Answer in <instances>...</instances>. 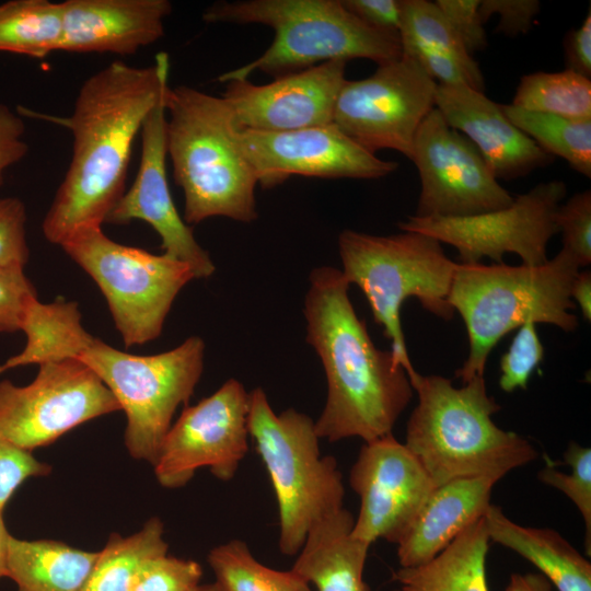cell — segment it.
I'll use <instances>...</instances> for the list:
<instances>
[{
	"instance_id": "cell-1",
	"label": "cell",
	"mask_w": 591,
	"mask_h": 591,
	"mask_svg": "<svg viewBox=\"0 0 591 591\" xmlns=\"http://www.w3.org/2000/svg\"><path fill=\"white\" fill-rule=\"evenodd\" d=\"M170 57L150 66L115 60L81 84L70 116L66 175L43 221V234L60 245L83 227H102L125 193L134 142L169 85Z\"/></svg>"
},
{
	"instance_id": "cell-2",
	"label": "cell",
	"mask_w": 591,
	"mask_h": 591,
	"mask_svg": "<svg viewBox=\"0 0 591 591\" xmlns=\"http://www.w3.org/2000/svg\"><path fill=\"white\" fill-rule=\"evenodd\" d=\"M304 298L306 341L325 370L327 397L314 421L320 439L364 442L392 433L414 389L391 351L379 349L349 299L341 270L312 269Z\"/></svg>"
},
{
	"instance_id": "cell-3",
	"label": "cell",
	"mask_w": 591,
	"mask_h": 591,
	"mask_svg": "<svg viewBox=\"0 0 591 591\" xmlns=\"http://www.w3.org/2000/svg\"><path fill=\"white\" fill-rule=\"evenodd\" d=\"M204 356L205 343L198 336L157 355L121 351L88 333L78 309L59 316L46 346L48 361L77 359L99 376L125 412L127 451L152 465L176 409L194 393Z\"/></svg>"
},
{
	"instance_id": "cell-4",
	"label": "cell",
	"mask_w": 591,
	"mask_h": 591,
	"mask_svg": "<svg viewBox=\"0 0 591 591\" xmlns=\"http://www.w3.org/2000/svg\"><path fill=\"white\" fill-rule=\"evenodd\" d=\"M410 381L418 404L407 421L404 443L438 487L463 477L501 479L537 459L520 434L499 428L493 415L500 405L476 375L461 387L441 375L417 373Z\"/></svg>"
},
{
	"instance_id": "cell-5",
	"label": "cell",
	"mask_w": 591,
	"mask_h": 591,
	"mask_svg": "<svg viewBox=\"0 0 591 591\" xmlns=\"http://www.w3.org/2000/svg\"><path fill=\"white\" fill-rule=\"evenodd\" d=\"M165 113L166 152L184 193V221H254L257 179L225 100L188 85L169 86Z\"/></svg>"
},
{
	"instance_id": "cell-6",
	"label": "cell",
	"mask_w": 591,
	"mask_h": 591,
	"mask_svg": "<svg viewBox=\"0 0 591 591\" xmlns=\"http://www.w3.org/2000/svg\"><path fill=\"white\" fill-rule=\"evenodd\" d=\"M579 269L564 250L541 266L457 263L449 303L465 324L470 351L455 378L466 383L484 376L497 343L528 321L575 332L579 322L570 291Z\"/></svg>"
},
{
	"instance_id": "cell-7",
	"label": "cell",
	"mask_w": 591,
	"mask_h": 591,
	"mask_svg": "<svg viewBox=\"0 0 591 591\" xmlns=\"http://www.w3.org/2000/svg\"><path fill=\"white\" fill-rule=\"evenodd\" d=\"M202 20L263 24L275 32L259 57L220 74L217 80L221 83L248 79L255 71L279 77L332 60L361 58L379 66L402 57L398 35L366 25L340 0L221 1L208 7Z\"/></svg>"
},
{
	"instance_id": "cell-8",
	"label": "cell",
	"mask_w": 591,
	"mask_h": 591,
	"mask_svg": "<svg viewBox=\"0 0 591 591\" xmlns=\"http://www.w3.org/2000/svg\"><path fill=\"white\" fill-rule=\"evenodd\" d=\"M372 235L344 230L338 236L343 275L364 293L375 322L391 340V352L409 380L414 369L401 322V308L416 298L429 313L444 321L454 310L449 294L457 263L436 239L415 231Z\"/></svg>"
},
{
	"instance_id": "cell-9",
	"label": "cell",
	"mask_w": 591,
	"mask_h": 591,
	"mask_svg": "<svg viewBox=\"0 0 591 591\" xmlns=\"http://www.w3.org/2000/svg\"><path fill=\"white\" fill-rule=\"evenodd\" d=\"M247 429L276 495L279 549L297 555L310 529L344 508L337 461L321 455L314 421L306 414L288 408L277 415L262 387L250 392Z\"/></svg>"
},
{
	"instance_id": "cell-10",
	"label": "cell",
	"mask_w": 591,
	"mask_h": 591,
	"mask_svg": "<svg viewBox=\"0 0 591 591\" xmlns=\"http://www.w3.org/2000/svg\"><path fill=\"white\" fill-rule=\"evenodd\" d=\"M60 246L96 282L126 347L157 339L192 268L164 253L124 245L102 227H83Z\"/></svg>"
},
{
	"instance_id": "cell-11",
	"label": "cell",
	"mask_w": 591,
	"mask_h": 591,
	"mask_svg": "<svg viewBox=\"0 0 591 591\" xmlns=\"http://www.w3.org/2000/svg\"><path fill=\"white\" fill-rule=\"evenodd\" d=\"M38 367L27 385L0 381V439L32 452L89 420L120 410L113 393L83 362L67 358Z\"/></svg>"
},
{
	"instance_id": "cell-12",
	"label": "cell",
	"mask_w": 591,
	"mask_h": 591,
	"mask_svg": "<svg viewBox=\"0 0 591 591\" xmlns=\"http://www.w3.org/2000/svg\"><path fill=\"white\" fill-rule=\"evenodd\" d=\"M566 194V184L552 179L518 195L503 209L462 218L409 216L398 228L455 247L462 264L484 257L502 264L503 255L512 253L524 265L541 266L548 260L549 240L558 233L556 215Z\"/></svg>"
},
{
	"instance_id": "cell-13",
	"label": "cell",
	"mask_w": 591,
	"mask_h": 591,
	"mask_svg": "<svg viewBox=\"0 0 591 591\" xmlns=\"http://www.w3.org/2000/svg\"><path fill=\"white\" fill-rule=\"evenodd\" d=\"M438 83L413 58L379 65L362 80H346L333 124L366 150L398 151L410 159L419 126L434 108Z\"/></svg>"
},
{
	"instance_id": "cell-14",
	"label": "cell",
	"mask_w": 591,
	"mask_h": 591,
	"mask_svg": "<svg viewBox=\"0 0 591 591\" xmlns=\"http://www.w3.org/2000/svg\"><path fill=\"white\" fill-rule=\"evenodd\" d=\"M409 160L420 179L414 216L471 217L513 202L514 197L499 184L476 147L436 107L419 126Z\"/></svg>"
},
{
	"instance_id": "cell-15",
	"label": "cell",
	"mask_w": 591,
	"mask_h": 591,
	"mask_svg": "<svg viewBox=\"0 0 591 591\" xmlns=\"http://www.w3.org/2000/svg\"><path fill=\"white\" fill-rule=\"evenodd\" d=\"M250 393L236 379L186 407L171 426L153 464L159 484L185 486L201 467L220 480L232 479L248 451Z\"/></svg>"
},
{
	"instance_id": "cell-16",
	"label": "cell",
	"mask_w": 591,
	"mask_h": 591,
	"mask_svg": "<svg viewBox=\"0 0 591 591\" xmlns=\"http://www.w3.org/2000/svg\"><path fill=\"white\" fill-rule=\"evenodd\" d=\"M349 484L360 497L351 534L372 544H398L437 487L419 460L393 433L364 442Z\"/></svg>"
},
{
	"instance_id": "cell-17",
	"label": "cell",
	"mask_w": 591,
	"mask_h": 591,
	"mask_svg": "<svg viewBox=\"0 0 591 591\" xmlns=\"http://www.w3.org/2000/svg\"><path fill=\"white\" fill-rule=\"evenodd\" d=\"M244 153L263 188L292 175L375 179L398 167L366 150L333 123L289 131L241 130Z\"/></svg>"
},
{
	"instance_id": "cell-18",
	"label": "cell",
	"mask_w": 591,
	"mask_h": 591,
	"mask_svg": "<svg viewBox=\"0 0 591 591\" xmlns=\"http://www.w3.org/2000/svg\"><path fill=\"white\" fill-rule=\"evenodd\" d=\"M140 135L136 178L105 222L118 225L134 220L147 222L159 234L165 255L187 264L195 278H208L216 270L215 264L178 213L169 187L165 94L147 116Z\"/></svg>"
},
{
	"instance_id": "cell-19",
	"label": "cell",
	"mask_w": 591,
	"mask_h": 591,
	"mask_svg": "<svg viewBox=\"0 0 591 591\" xmlns=\"http://www.w3.org/2000/svg\"><path fill=\"white\" fill-rule=\"evenodd\" d=\"M345 60H332L276 77L267 84L231 80L222 97L240 130L289 131L333 123L346 78Z\"/></svg>"
},
{
	"instance_id": "cell-20",
	"label": "cell",
	"mask_w": 591,
	"mask_h": 591,
	"mask_svg": "<svg viewBox=\"0 0 591 591\" xmlns=\"http://www.w3.org/2000/svg\"><path fill=\"white\" fill-rule=\"evenodd\" d=\"M434 107L478 150L495 177L514 179L554 162L505 115L501 104L464 84H438Z\"/></svg>"
},
{
	"instance_id": "cell-21",
	"label": "cell",
	"mask_w": 591,
	"mask_h": 591,
	"mask_svg": "<svg viewBox=\"0 0 591 591\" xmlns=\"http://www.w3.org/2000/svg\"><path fill=\"white\" fill-rule=\"evenodd\" d=\"M61 50L128 56L158 42L172 13L169 0H66Z\"/></svg>"
},
{
	"instance_id": "cell-22",
	"label": "cell",
	"mask_w": 591,
	"mask_h": 591,
	"mask_svg": "<svg viewBox=\"0 0 591 591\" xmlns=\"http://www.w3.org/2000/svg\"><path fill=\"white\" fill-rule=\"evenodd\" d=\"M493 476L463 477L434 488L397 544L401 567L432 559L468 525L483 518L490 503Z\"/></svg>"
},
{
	"instance_id": "cell-23",
	"label": "cell",
	"mask_w": 591,
	"mask_h": 591,
	"mask_svg": "<svg viewBox=\"0 0 591 591\" xmlns=\"http://www.w3.org/2000/svg\"><path fill=\"white\" fill-rule=\"evenodd\" d=\"M354 522L345 508L316 522L291 570L317 591H371L363 580L370 544L351 534Z\"/></svg>"
},
{
	"instance_id": "cell-24",
	"label": "cell",
	"mask_w": 591,
	"mask_h": 591,
	"mask_svg": "<svg viewBox=\"0 0 591 591\" xmlns=\"http://www.w3.org/2000/svg\"><path fill=\"white\" fill-rule=\"evenodd\" d=\"M490 542L532 563L558 591H591V564L552 529L523 526L490 505L485 513Z\"/></svg>"
},
{
	"instance_id": "cell-25",
	"label": "cell",
	"mask_w": 591,
	"mask_h": 591,
	"mask_svg": "<svg viewBox=\"0 0 591 591\" xmlns=\"http://www.w3.org/2000/svg\"><path fill=\"white\" fill-rule=\"evenodd\" d=\"M485 515L460 533L432 559L393 573L394 591H490L486 577L489 549Z\"/></svg>"
},
{
	"instance_id": "cell-26",
	"label": "cell",
	"mask_w": 591,
	"mask_h": 591,
	"mask_svg": "<svg viewBox=\"0 0 591 591\" xmlns=\"http://www.w3.org/2000/svg\"><path fill=\"white\" fill-rule=\"evenodd\" d=\"M99 552L60 541L9 538L8 578L16 591H83Z\"/></svg>"
},
{
	"instance_id": "cell-27",
	"label": "cell",
	"mask_w": 591,
	"mask_h": 591,
	"mask_svg": "<svg viewBox=\"0 0 591 591\" xmlns=\"http://www.w3.org/2000/svg\"><path fill=\"white\" fill-rule=\"evenodd\" d=\"M62 5L49 0L0 4V51L43 59L61 50Z\"/></svg>"
},
{
	"instance_id": "cell-28",
	"label": "cell",
	"mask_w": 591,
	"mask_h": 591,
	"mask_svg": "<svg viewBox=\"0 0 591 591\" xmlns=\"http://www.w3.org/2000/svg\"><path fill=\"white\" fill-rule=\"evenodd\" d=\"M163 535L164 525L157 517L130 536L112 533L99 552L83 591H130L140 568L149 559L167 554Z\"/></svg>"
},
{
	"instance_id": "cell-29",
	"label": "cell",
	"mask_w": 591,
	"mask_h": 591,
	"mask_svg": "<svg viewBox=\"0 0 591 591\" xmlns=\"http://www.w3.org/2000/svg\"><path fill=\"white\" fill-rule=\"evenodd\" d=\"M507 118L542 150L591 178V118H567L501 104Z\"/></svg>"
},
{
	"instance_id": "cell-30",
	"label": "cell",
	"mask_w": 591,
	"mask_h": 591,
	"mask_svg": "<svg viewBox=\"0 0 591 591\" xmlns=\"http://www.w3.org/2000/svg\"><path fill=\"white\" fill-rule=\"evenodd\" d=\"M207 561L219 591H312L291 569L280 571L259 563L244 541L231 540L216 546Z\"/></svg>"
},
{
	"instance_id": "cell-31",
	"label": "cell",
	"mask_w": 591,
	"mask_h": 591,
	"mask_svg": "<svg viewBox=\"0 0 591 591\" xmlns=\"http://www.w3.org/2000/svg\"><path fill=\"white\" fill-rule=\"evenodd\" d=\"M511 105L567 118H591V79L569 69L524 74Z\"/></svg>"
},
{
	"instance_id": "cell-32",
	"label": "cell",
	"mask_w": 591,
	"mask_h": 591,
	"mask_svg": "<svg viewBox=\"0 0 591 591\" xmlns=\"http://www.w3.org/2000/svg\"><path fill=\"white\" fill-rule=\"evenodd\" d=\"M398 35L402 54L420 49L445 55L470 71L483 74L477 61L466 50L434 1L402 0Z\"/></svg>"
},
{
	"instance_id": "cell-33",
	"label": "cell",
	"mask_w": 591,
	"mask_h": 591,
	"mask_svg": "<svg viewBox=\"0 0 591 591\" xmlns=\"http://www.w3.org/2000/svg\"><path fill=\"white\" fill-rule=\"evenodd\" d=\"M564 460L571 467L569 474L547 465L537 477L540 482L564 493L582 515L586 553L591 554V449L571 441L564 452Z\"/></svg>"
},
{
	"instance_id": "cell-34",
	"label": "cell",
	"mask_w": 591,
	"mask_h": 591,
	"mask_svg": "<svg viewBox=\"0 0 591 591\" xmlns=\"http://www.w3.org/2000/svg\"><path fill=\"white\" fill-rule=\"evenodd\" d=\"M509 349L500 359L499 386L506 393L525 390L533 371L544 359V347L535 323L528 321L518 327Z\"/></svg>"
},
{
	"instance_id": "cell-35",
	"label": "cell",
	"mask_w": 591,
	"mask_h": 591,
	"mask_svg": "<svg viewBox=\"0 0 591 591\" xmlns=\"http://www.w3.org/2000/svg\"><path fill=\"white\" fill-rule=\"evenodd\" d=\"M202 577L200 564L167 554L149 559L138 571L130 591H192Z\"/></svg>"
},
{
	"instance_id": "cell-36",
	"label": "cell",
	"mask_w": 591,
	"mask_h": 591,
	"mask_svg": "<svg viewBox=\"0 0 591 591\" xmlns=\"http://www.w3.org/2000/svg\"><path fill=\"white\" fill-rule=\"evenodd\" d=\"M556 222L561 233V250L570 254L578 266L587 267L591 263V190L573 194L565 204H560Z\"/></svg>"
},
{
	"instance_id": "cell-37",
	"label": "cell",
	"mask_w": 591,
	"mask_h": 591,
	"mask_svg": "<svg viewBox=\"0 0 591 591\" xmlns=\"http://www.w3.org/2000/svg\"><path fill=\"white\" fill-rule=\"evenodd\" d=\"M26 208L18 197L0 198V267H24L30 250L26 241Z\"/></svg>"
},
{
	"instance_id": "cell-38",
	"label": "cell",
	"mask_w": 591,
	"mask_h": 591,
	"mask_svg": "<svg viewBox=\"0 0 591 591\" xmlns=\"http://www.w3.org/2000/svg\"><path fill=\"white\" fill-rule=\"evenodd\" d=\"M36 297L22 267H0V333L21 331L26 306Z\"/></svg>"
},
{
	"instance_id": "cell-39",
	"label": "cell",
	"mask_w": 591,
	"mask_h": 591,
	"mask_svg": "<svg viewBox=\"0 0 591 591\" xmlns=\"http://www.w3.org/2000/svg\"><path fill=\"white\" fill-rule=\"evenodd\" d=\"M50 471V465L36 460L30 451L0 439V513L27 478L46 476Z\"/></svg>"
},
{
	"instance_id": "cell-40",
	"label": "cell",
	"mask_w": 591,
	"mask_h": 591,
	"mask_svg": "<svg viewBox=\"0 0 591 591\" xmlns=\"http://www.w3.org/2000/svg\"><path fill=\"white\" fill-rule=\"evenodd\" d=\"M479 2L480 0L434 1L472 56L487 46V35L478 12Z\"/></svg>"
},
{
	"instance_id": "cell-41",
	"label": "cell",
	"mask_w": 591,
	"mask_h": 591,
	"mask_svg": "<svg viewBox=\"0 0 591 591\" xmlns=\"http://www.w3.org/2000/svg\"><path fill=\"white\" fill-rule=\"evenodd\" d=\"M540 9L537 0H480L478 12L484 24L498 15L495 31L514 37L529 32Z\"/></svg>"
},
{
	"instance_id": "cell-42",
	"label": "cell",
	"mask_w": 591,
	"mask_h": 591,
	"mask_svg": "<svg viewBox=\"0 0 591 591\" xmlns=\"http://www.w3.org/2000/svg\"><path fill=\"white\" fill-rule=\"evenodd\" d=\"M340 2L371 28L392 35L399 34L402 0H340Z\"/></svg>"
},
{
	"instance_id": "cell-43",
	"label": "cell",
	"mask_w": 591,
	"mask_h": 591,
	"mask_svg": "<svg viewBox=\"0 0 591 591\" xmlns=\"http://www.w3.org/2000/svg\"><path fill=\"white\" fill-rule=\"evenodd\" d=\"M24 136L25 123L22 116L0 103V186L3 184L4 172L28 152Z\"/></svg>"
},
{
	"instance_id": "cell-44",
	"label": "cell",
	"mask_w": 591,
	"mask_h": 591,
	"mask_svg": "<svg viewBox=\"0 0 591 591\" xmlns=\"http://www.w3.org/2000/svg\"><path fill=\"white\" fill-rule=\"evenodd\" d=\"M566 69L591 79V11L564 38Z\"/></svg>"
},
{
	"instance_id": "cell-45",
	"label": "cell",
	"mask_w": 591,
	"mask_h": 591,
	"mask_svg": "<svg viewBox=\"0 0 591 591\" xmlns=\"http://www.w3.org/2000/svg\"><path fill=\"white\" fill-rule=\"evenodd\" d=\"M570 297L573 299L581 311L584 321H591V274L589 270H583L577 274L570 291ZM572 300V301H573Z\"/></svg>"
},
{
	"instance_id": "cell-46",
	"label": "cell",
	"mask_w": 591,
	"mask_h": 591,
	"mask_svg": "<svg viewBox=\"0 0 591 591\" xmlns=\"http://www.w3.org/2000/svg\"><path fill=\"white\" fill-rule=\"evenodd\" d=\"M552 587L542 573H513L505 591H552Z\"/></svg>"
},
{
	"instance_id": "cell-47",
	"label": "cell",
	"mask_w": 591,
	"mask_h": 591,
	"mask_svg": "<svg viewBox=\"0 0 591 591\" xmlns=\"http://www.w3.org/2000/svg\"><path fill=\"white\" fill-rule=\"evenodd\" d=\"M3 514L0 513V579L8 578V547L11 534L8 532L3 521Z\"/></svg>"
},
{
	"instance_id": "cell-48",
	"label": "cell",
	"mask_w": 591,
	"mask_h": 591,
	"mask_svg": "<svg viewBox=\"0 0 591 591\" xmlns=\"http://www.w3.org/2000/svg\"><path fill=\"white\" fill-rule=\"evenodd\" d=\"M192 591H219L216 583H206V584H198L195 589Z\"/></svg>"
},
{
	"instance_id": "cell-49",
	"label": "cell",
	"mask_w": 591,
	"mask_h": 591,
	"mask_svg": "<svg viewBox=\"0 0 591 591\" xmlns=\"http://www.w3.org/2000/svg\"><path fill=\"white\" fill-rule=\"evenodd\" d=\"M4 371H7V368L4 367V364H0V374L3 373Z\"/></svg>"
}]
</instances>
